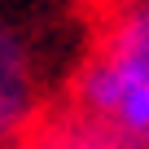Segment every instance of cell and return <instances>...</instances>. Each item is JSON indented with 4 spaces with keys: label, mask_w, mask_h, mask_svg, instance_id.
<instances>
[{
    "label": "cell",
    "mask_w": 149,
    "mask_h": 149,
    "mask_svg": "<svg viewBox=\"0 0 149 149\" xmlns=\"http://www.w3.org/2000/svg\"><path fill=\"white\" fill-rule=\"evenodd\" d=\"M132 88H149V0L132 5L110 26L105 48L84 66L74 97L92 123H105L110 110L118 105V97Z\"/></svg>",
    "instance_id": "obj_1"
},
{
    "label": "cell",
    "mask_w": 149,
    "mask_h": 149,
    "mask_svg": "<svg viewBox=\"0 0 149 149\" xmlns=\"http://www.w3.org/2000/svg\"><path fill=\"white\" fill-rule=\"evenodd\" d=\"M35 101V79H31V61L22 53V44L0 26V145H5L18 123L31 114Z\"/></svg>",
    "instance_id": "obj_2"
}]
</instances>
